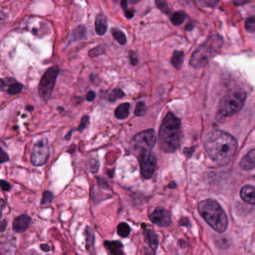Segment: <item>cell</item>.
<instances>
[{
  "label": "cell",
  "mask_w": 255,
  "mask_h": 255,
  "mask_svg": "<svg viewBox=\"0 0 255 255\" xmlns=\"http://www.w3.org/2000/svg\"><path fill=\"white\" fill-rule=\"evenodd\" d=\"M125 15L128 18L131 19L133 17L134 14H135V10L134 9H127L125 11Z\"/></svg>",
  "instance_id": "obj_38"
},
{
  "label": "cell",
  "mask_w": 255,
  "mask_h": 255,
  "mask_svg": "<svg viewBox=\"0 0 255 255\" xmlns=\"http://www.w3.org/2000/svg\"><path fill=\"white\" fill-rule=\"evenodd\" d=\"M240 196L245 202L250 204H255V187L246 185L242 188Z\"/></svg>",
  "instance_id": "obj_15"
},
{
  "label": "cell",
  "mask_w": 255,
  "mask_h": 255,
  "mask_svg": "<svg viewBox=\"0 0 255 255\" xmlns=\"http://www.w3.org/2000/svg\"><path fill=\"white\" fill-rule=\"evenodd\" d=\"M112 34H113L115 39H116L119 44H122V45L126 44L127 37L122 31L117 29H113V30H112Z\"/></svg>",
  "instance_id": "obj_24"
},
{
  "label": "cell",
  "mask_w": 255,
  "mask_h": 255,
  "mask_svg": "<svg viewBox=\"0 0 255 255\" xmlns=\"http://www.w3.org/2000/svg\"><path fill=\"white\" fill-rule=\"evenodd\" d=\"M125 94L122 89H116L113 90L111 93L109 95V101L111 102H115L117 100L121 99V98L125 97Z\"/></svg>",
  "instance_id": "obj_25"
},
{
  "label": "cell",
  "mask_w": 255,
  "mask_h": 255,
  "mask_svg": "<svg viewBox=\"0 0 255 255\" xmlns=\"http://www.w3.org/2000/svg\"><path fill=\"white\" fill-rule=\"evenodd\" d=\"M89 168H90L91 172L95 174L98 172L100 168V162L97 159H91L89 160Z\"/></svg>",
  "instance_id": "obj_29"
},
{
  "label": "cell",
  "mask_w": 255,
  "mask_h": 255,
  "mask_svg": "<svg viewBox=\"0 0 255 255\" xmlns=\"http://www.w3.org/2000/svg\"><path fill=\"white\" fill-rule=\"evenodd\" d=\"M204 147L214 162L225 165L232 160L237 150V141L231 134L213 129L206 135Z\"/></svg>",
  "instance_id": "obj_1"
},
{
  "label": "cell",
  "mask_w": 255,
  "mask_h": 255,
  "mask_svg": "<svg viewBox=\"0 0 255 255\" xmlns=\"http://www.w3.org/2000/svg\"><path fill=\"white\" fill-rule=\"evenodd\" d=\"M59 74V68L58 67H52L46 71L41 78L38 92L44 101H47L51 97L52 92L54 89Z\"/></svg>",
  "instance_id": "obj_6"
},
{
  "label": "cell",
  "mask_w": 255,
  "mask_h": 255,
  "mask_svg": "<svg viewBox=\"0 0 255 255\" xmlns=\"http://www.w3.org/2000/svg\"><path fill=\"white\" fill-rule=\"evenodd\" d=\"M149 219L155 225L160 227L169 226L171 222V214L162 207H156L150 214Z\"/></svg>",
  "instance_id": "obj_10"
},
{
  "label": "cell",
  "mask_w": 255,
  "mask_h": 255,
  "mask_svg": "<svg viewBox=\"0 0 255 255\" xmlns=\"http://www.w3.org/2000/svg\"><path fill=\"white\" fill-rule=\"evenodd\" d=\"M198 212L215 231L219 233L226 231L228 225V216L219 203L214 200H204L198 205Z\"/></svg>",
  "instance_id": "obj_3"
},
{
  "label": "cell",
  "mask_w": 255,
  "mask_h": 255,
  "mask_svg": "<svg viewBox=\"0 0 255 255\" xmlns=\"http://www.w3.org/2000/svg\"><path fill=\"white\" fill-rule=\"evenodd\" d=\"M186 14L183 11H177L171 16V21L174 26H180L184 22Z\"/></svg>",
  "instance_id": "obj_22"
},
{
  "label": "cell",
  "mask_w": 255,
  "mask_h": 255,
  "mask_svg": "<svg viewBox=\"0 0 255 255\" xmlns=\"http://www.w3.org/2000/svg\"><path fill=\"white\" fill-rule=\"evenodd\" d=\"M104 246L111 255H122L124 253V246L122 242L105 241Z\"/></svg>",
  "instance_id": "obj_16"
},
{
  "label": "cell",
  "mask_w": 255,
  "mask_h": 255,
  "mask_svg": "<svg viewBox=\"0 0 255 255\" xmlns=\"http://www.w3.org/2000/svg\"><path fill=\"white\" fill-rule=\"evenodd\" d=\"M0 185H1V188H2V191H5V192H8V191L11 190V184H10L8 181H6V180H1V182H0Z\"/></svg>",
  "instance_id": "obj_33"
},
{
  "label": "cell",
  "mask_w": 255,
  "mask_h": 255,
  "mask_svg": "<svg viewBox=\"0 0 255 255\" xmlns=\"http://www.w3.org/2000/svg\"><path fill=\"white\" fill-rule=\"evenodd\" d=\"M7 228V221L6 220H2L1 222V231L2 232H4L6 229Z\"/></svg>",
  "instance_id": "obj_40"
},
{
  "label": "cell",
  "mask_w": 255,
  "mask_h": 255,
  "mask_svg": "<svg viewBox=\"0 0 255 255\" xmlns=\"http://www.w3.org/2000/svg\"><path fill=\"white\" fill-rule=\"evenodd\" d=\"M53 199H54V195H53V192L50 191H45L43 193L41 204V205H47V204L53 202Z\"/></svg>",
  "instance_id": "obj_26"
},
{
  "label": "cell",
  "mask_w": 255,
  "mask_h": 255,
  "mask_svg": "<svg viewBox=\"0 0 255 255\" xmlns=\"http://www.w3.org/2000/svg\"><path fill=\"white\" fill-rule=\"evenodd\" d=\"M129 107H130V105L128 103L121 104L120 106L117 107L116 111H115L116 117L118 119H120V120L126 119L128 116H129Z\"/></svg>",
  "instance_id": "obj_19"
},
{
  "label": "cell",
  "mask_w": 255,
  "mask_h": 255,
  "mask_svg": "<svg viewBox=\"0 0 255 255\" xmlns=\"http://www.w3.org/2000/svg\"><path fill=\"white\" fill-rule=\"evenodd\" d=\"M5 201H4L3 199L1 200V212H2V211H3L4 208H5Z\"/></svg>",
  "instance_id": "obj_43"
},
{
  "label": "cell",
  "mask_w": 255,
  "mask_h": 255,
  "mask_svg": "<svg viewBox=\"0 0 255 255\" xmlns=\"http://www.w3.org/2000/svg\"><path fill=\"white\" fill-rule=\"evenodd\" d=\"M181 136L180 119L169 113L162 121L158 134V141L161 150L165 153H173L178 148Z\"/></svg>",
  "instance_id": "obj_2"
},
{
  "label": "cell",
  "mask_w": 255,
  "mask_h": 255,
  "mask_svg": "<svg viewBox=\"0 0 255 255\" xmlns=\"http://www.w3.org/2000/svg\"><path fill=\"white\" fill-rule=\"evenodd\" d=\"M144 235L146 243H147L150 249L155 253L157 250L158 246H159V238H158L156 233L152 231L151 229L145 228L144 230Z\"/></svg>",
  "instance_id": "obj_14"
},
{
  "label": "cell",
  "mask_w": 255,
  "mask_h": 255,
  "mask_svg": "<svg viewBox=\"0 0 255 255\" xmlns=\"http://www.w3.org/2000/svg\"><path fill=\"white\" fill-rule=\"evenodd\" d=\"M85 236H86V247L88 252L92 254L95 249V235L94 230L91 227L87 226L85 230Z\"/></svg>",
  "instance_id": "obj_18"
},
{
  "label": "cell",
  "mask_w": 255,
  "mask_h": 255,
  "mask_svg": "<svg viewBox=\"0 0 255 255\" xmlns=\"http://www.w3.org/2000/svg\"><path fill=\"white\" fill-rule=\"evenodd\" d=\"M104 51H105V50L102 46H98V47H95L89 51V56H92V57H96V56H100V55L104 53Z\"/></svg>",
  "instance_id": "obj_30"
},
{
  "label": "cell",
  "mask_w": 255,
  "mask_h": 255,
  "mask_svg": "<svg viewBox=\"0 0 255 255\" xmlns=\"http://www.w3.org/2000/svg\"><path fill=\"white\" fill-rule=\"evenodd\" d=\"M222 46V40L220 37H210L191 56V66L195 68H202L219 52Z\"/></svg>",
  "instance_id": "obj_4"
},
{
  "label": "cell",
  "mask_w": 255,
  "mask_h": 255,
  "mask_svg": "<svg viewBox=\"0 0 255 255\" xmlns=\"http://www.w3.org/2000/svg\"><path fill=\"white\" fill-rule=\"evenodd\" d=\"M156 5H157L158 8L165 14H168L169 13V8L165 1H156Z\"/></svg>",
  "instance_id": "obj_31"
},
{
  "label": "cell",
  "mask_w": 255,
  "mask_h": 255,
  "mask_svg": "<svg viewBox=\"0 0 255 255\" xmlns=\"http://www.w3.org/2000/svg\"><path fill=\"white\" fill-rule=\"evenodd\" d=\"M141 174L144 179L151 178L157 165V158L150 149L140 150L138 154Z\"/></svg>",
  "instance_id": "obj_7"
},
{
  "label": "cell",
  "mask_w": 255,
  "mask_h": 255,
  "mask_svg": "<svg viewBox=\"0 0 255 255\" xmlns=\"http://www.w3.org/2000/svg\"><path fill=\"white\" fill-rule=\"evenodd\" d=\"M40 248H41V250L44 252H50V247L48 244H41V246H40Z\"/></svg>",
  "instance_id": "obj_39"
},
{
  "label": "cell",
  "mask_w": 255,
  "mask_h": 255,
  "mask_svg": "<svg viewBox=\"0 0 255 255\" xmlns=\"http://www.w3.org/2000/svg\"><path fill=\"white\" fill-rule=\"evenodd\" d=\"M32 219L26 214H22L14 219L13 222V230L16 233H23L30 226Z\"/></svg>",
  "instance_id": "obj_11"
},
{
  "label": "cell",
  "mask_w": 255,
  "mask_h": 255,
  "mask_svg": "<svg viewBox=\"0 0 255 255\" xmlns=\"http://www.w3.org/2000/svg\"><path fill=\"white\" fill-rule=\"evenodd\" d=\"M240 166L242 169L246 171H250V170L255 168V149L249 151L240 162Z\"/></svg>",
  "instance_id": "obj_13"
},
{
  "label": "cell",
  "mask_w": 255,
  "mask_h": 255,
  "mask_svg": "<svg viewBox=\"0 0 255 255\" xmlns=\"http://www.w3.org/2000/svg\"><path fill=\"white\" fill-rule=\"evenodd\" d=\"M6 85L8 86V89L7 90L8 95H17L23 90V85L17 83L14 79L7 78L5 80L2 79L1 80V89H2V91H3L4 86H6Z\"/></svg>",
  "instance_id": "obj_12"
},
{
  "label": "cell",
  "mask_w": 255,
  "mask_h": 255,
  "mask_svg": "<svg viewBox=\"0 0 255 255\" xmlns=\"http://www.w3.org/2000/svg\"><path fill=\"white\" fill-rule=\"evenodd\" d=\"M108 28L107 18L103 14H98L95 20V30L99 35H104Z\"/></svg>",
  "instance_id": "obj_17"
},
{
  "label": "cell",
  "mask_w": 255,
  "mask_h": 255,
  "mask_svg": "<svg viewBox=\"0 0 255 255\" xmlns=\"http://www.w3.org/2000/svg\"><path fill=\"white\" fill-rule=\"evenodd\" d=\"M9 160V156L2 149H1V154H0V162L4 163V162H8Z\"/></svg>",
  "instance_id": "obj_36"
},
{
  "label": "cell",
  "mask_w": 255,
  "mask_h": 255,
  "mask_svg": "<svg viewBox=\"0 0 255 255\" xmlns=\"http://www.w3.org/2000/svg\"><path fill=\"white\" fill-rule=\"evenodd\" d=\"M95 97H96V95H95V92L93 91H90L89 93L86 95V100L89 102H92L95 99Z\"/></svg>",
  "instance_id": "obj_37"
},
{
  "label": "cell",
  "mask_w": 255,
  "mask_h": 255,
  "mask_svg": "<svg viewBox=\"0 0 255 255\" xmlns=\"http://www.w3.org/2000/svg\"><path fill=\"white\" fill-rule=\"evenodd\" d=\"M146 112H147V107L145 104L144 102H138L135 106V111H134L135 116L141 117L146 114Z\"/></svg>",
  "instance_id": "obj_27"
},
{
  "label": "cell",
  "mask_w": 255,
  "mask_h": 255,
  "mask_svg": "<svg viewBox=\"0 0 255 255\" xmlns=\"http://www.w3.org/2000/svg\"><path fill=\"white\" fill-rule=\"evenodd\" d=\"M246 30L249 32H255V17H249L245 23Z\"/></svg>",
  "instance_id": "obj_28"
},
{
  "label": "cell",
  "mask_w": 255,
  "mask_h": 255,
  "mask_svg": "<svg viewBox=\"0 0 255 255\" xmlns=\"http://www.w3.org/2000/svg\"><path fill=\"white\" fill-rule=\"evenodd\" d=\"M184 54L181 51H175L171 58V64L176 68H180L183 65Z\"/></svg>",
  "instance_id": "obj_21"
},
{
  "label": "cell",
  "mask_w": 255,
  "mask_h": 255,
  "mask_svg": "<svg viewBox=\"0 0 255 255\" xmlns=\"http://www.w3.org/2000/svg\"><path fill=\"white\" fill-rule=\"evenodd\" d=\"M121 5H122V8H123L124 11H126L127 9H128V2L127 1H122V2H121Z\"/></svg>",
  "instance_id": "obj_41"
},
{
  "label": "cell",
  "mask_w": 255,
  "mask_h": 255,
  "mask_svg": "<svg viewBox=\"0 0 255 255\" xmlns=\"http://www.w3.org/2000/svg\"><path fill=\"white\" fill-rule=\"evenodd\" d=\"M50 157V147L46 138L38 140L32 149L31 153V162L35 166L44 165Z\"/></svg>",
  "instance_id": "obj_8"
},
{
  "label": "cell",
  "mask_w": 255,
  "mask_h": 255,
  "mask_svg": "<svg viewBox=\"0 0 255 255\" xmlns=\"http://www.w3.org/2000/svg\"><path fill=\"white\" fill-rule=\"evenodd\" d=\"M24 255H38V252H35V250H30L29 252H26V254H24Z\"/></svg>",
  "instance_id": "obj_42"
},
{
  "label": "cell",
  "mask_w": 255,
  "mask_h": 255,
  "mask_svg": "<svg viewBox=\"0 0 255 255\" xmlns=\"http://www.w3.org/2000/svg\"><path fill=\"white\" fill-rule=\"evenodd\" d=\"M246 99V92L243 89H233L220 101L219 114L223 117H231L243 108Z\"/></svg>",
  "instance_id": "obj_5"
},
{
  "label": "cell",
  "mask_w": 255,
  "mask_h": 255,
  "mask_svg": "<svg viewBox=\"0 0 255 255\" xmlns=\"http://www.w3.org/2000/svg\"><path fill=\"white\" fill-rule=\"evenodd\" d=\"M129 57L131 65H135L138 63V56L133 51L129 52Z\"/></svg>",
  "instance_id": "obj_34"
},
{
  "label": "cell",
  "mask_w": 255,
  "mask_h": 255,
  "mask_svg": "<svg viewBox=\"0 0 255 255\" xmlns=\"http://www.w3.org/2000/svg\"><path fill=\"white\" fill-rule=\"evenodd\" d=\"M98 184L102 189H107L110 188L108 183L104 178H101V177H98Z\"/></svg>",
  "instance_id": "obj_35"
},
{
  "label": "cell",
  "mask_w": 255,
  "mask_h": 255,
  "mask_svg": "<svg viewBox=\"0 0 255 255\" xmlns=\"http://www.w3.org/2000/svg\"><path fill=\"white\" fill-rule=\"evenodd\" d=\"M131 228L126 222H121L117 227V233L122 238H127L130 234Z\"/></svg>",
  "instance_id": "obj_20"
},
{
  "label": "cell",
  "mask_w": 255,
  "mask_h": 255,
  "mask_svg": "<svg viewBox=\"0 0 255 255\" xmlns=\"http://www.w3.org/2000/svg\"><path fill=\"white\" fill-rule=\"evenodd\" d=\"M89 123V117L88 116H83L82 118L81 122H80V126H79V131H83L86 129V127L88 126Z\"/></svg>",
  "instance_id": "obj_32"
},
{
  "label": "cell",
  "mask_w": 255,
  "mask_h": 255,
  "mask_svg": "<svg viewBox=\"0 0 255 255\" xmlns=\"http://www.w3.org/2000/svg\"><path fill=\"white\" fill-rule=\"evenodd\" d=\"M86 37V28L84 26H79L74 31V38L75 41H82Z\"/></svg>",
  "instance_id": "obj_23"
},
{
  "label": "cell",
  "mask_w": 255,
  "mask_h": 255,
  "mask_svg": "<svg viewBox=\"0 0 255 255\" xmlns=\"http://www.w3.org/2000/svg\"><path fill=\"white\" fill-rule=\"evenodd\" d=\"M156 136L155 131L152 129L142 131L136 134L132 138V143L138 150L152 149L156 144Z\"/></svg>",
  "instance_id": "obj_9"
}]
</instances>
